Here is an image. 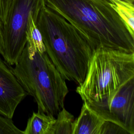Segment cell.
I'll list each match as a JSON object with an SVG mask.
<instances>
[{"label":"cell","mask_w":134,"mask_h":134,"mask_svg":"<svg viewBox=\"0 0 134 134\" xmlns=\"http://www.w3.org/2000/svg\"><path fill=\"white\" fill-rule=\"evenodd\" d=\"M95 48L134 52V35L108 0H44Z\"/></svg>","instance_id":"cell-1"},{"label":"cell","mask_w":134,"mask_h":134,"mask_svg":"<svg viewBox=\"0 0 134 134\" xmlns=\"http://www.w3.org/2000/svg\"><path fill=\"white\" fill-rule=\"evenodd\" d=\"M36 25L46 52L65 80L81 84L96 49L89 40L62 16L45 5Z\"/></svg>","instance_id":"cell-2"},{"label":"cell","mask_w":134,"mask_h":134,"mask_svg":"<svg viewBox=\"0 0 134 134\" xmlns=\"http://www.w3.org/2000/svg\"><path fill=\"white\" fill-rule=\"evenodd\" d=\"M14 68L17 80L36 103L38 111L55 116L64 108L69 93L65 80L44 52L26 45Z\"/></svg>","instance_id":"cell-3"},{"label":"cell","mask_w":134,"mask_h":134,"mask_svg":"<svg viewBox=\"0 0 134 134\" xmlns=\"http://www.w3.org/2000/svg\"><path fill=\"white\" fill-rule=\"evenodd\" d=\"M134 77V52L95 49L83 82L76 89L83 101L97 102L114 95Z\"/></svg>","instance_id":"cell-4"},{"label":"cell","mask_w":134,"mask_h":134,"mask_svg":"<svg viewBox=\"0 0 134 134\" xmlns=\"http://www.w3.org/2000/svg\"><path fill=\"white\" fill-rule=\"evenodd\" d=\"M45 5L44 0H9L6 21L2 24V55L8 65L16 63L25 47L30 14H39Z\"/></svg>","instance_id":"cell-5"},{"label":"cell","mask_w":134,"mask_h":134,"mask_svg":"<svg viewBox=\"0 0 134 134\" xmlns=\"http://www.w3.org/2000/svg\"><path fill=\"white\" fill-rule=\"evenodd\" d=\"M87 104L106 121L134 134V77L108 98Z\"/></svg>","instance_id":"cell-6"},{"label":"cell","mask_w":134,"mask_h":134,"mask_svg":"<svg viewBox=\"0 0 134 134\" xmlns=\"http://www.w3.org/2000/svg\"><path fill=\"white\" fill-rule=\"evenodd\" d=\"M0 55V113L13 118L18 105L28 95L12 68Z\"/></svg>","instance_id":"cell-7"},{"label":"cell","mask_w":134,"mask_h":134,"mask_svg":"<svg viewBox=\"0 0 134 134\" xmlns=\"http://www.w3.org/2000/svg\"><path fill=\"white\" fill-rule=\"evenodd\" d=\"M106 120L83 101L80 114L74 120L72 134H101Z\"/></svg>","instance_id":"cell-8"},{"label":"cell","mask_w":134,"mask_h":134,"mask_svg":"<svg viewBox=\"0 0 134 134\" xmlns=\"http://www.w3.org/2000/svg\"><path fill=\"white\" fill-rule=\"evenodd\" d=\"M54 116L41 112H33L29 118L23 134H50L55 122Z\"/></svg>","instance_id":"cell-9"},{"label":"cell","mask_w":134,"mask_h":134,"mask_svg":"<svg viewBox=\"0 0 134 134\" xmlns=\"http://www.w3.org/2000/svg\"><path fill=\"white\" fill-rule=\"evenodd\" d=\"M39 14L32 13L30 15L26 30L27 43L26 45L29 49L35 51L44 52L46 49L42 37L36 25Z\"/></svg>","instance_id":"cell-10"},{"label":"cell","mask_w":134,"mask_h":134,"mask_svg":"<svg viewBox=\"0 0 134 134\" xmlns=\"http://www.w3.org/2000/svg\"><path fill=\"white\" fill-rule=\"evenodd\" d=\"M74 116L64 108L57 115L50 134H72Z\"/></svg>","instance_id":"cell-11"},{"label":"cell","mask_w":134,"mask_h":134,"mask_svg":"<svg viewBox=\"0 0 134 134\" xmlns=\"http://www.w3.org/2000/svg\"><path fill=\"white\" fill-rule=\"evenodd\" d=\"M134 35V4L120 0H108Z\"/></svg>","instance_id":"cell-12"},{"label":"cell","mask_w":134,"mask_h":134,"mask_svg":"<svg viewBox=\"0 0 134 134\" xmlns=\"http://www.w3.org/2000/svg\"><path fill=\"white\" fill-rule=\"evenodd\" d=\"M23 134L14 124L12 118L0 113V134Z\"/></svg>","instance_id":"cell-13"},{"label":"cell","mask_w":134,"mask_h":134,"mask_svg":"<svg viewBox=\"0 0 134 134\" xmlns=\"http://www.w3.org/2000/svg\"><path fill=\"white\" fill-rule=\"evenodd\" d=\"M127 133V132L120 126L111 122L106 121L102 129L101 134Z\"/></svg>","instance_id":"cell-14"},{"label":"cell","mask_w":134,"mask_h":134,"mask_svg":"<svg viewBox=\"0 0 134 134\" xmlns=\"http://www.w3.org/2000/svg\"><path fill=\"white\" fill-rule=\"evenodd\" d=\"M9 0H0V20L4 24L6 19Z\"/></svg>","instance_id":"cell-15"},{"label":"cell","mask_w":134,"mask_h":134,"mask_svg":"<svg viewBox=\"0 0 134 134\" xmlns=\"http://www.w3.org/2000/svg\"><path fill=\"white\" fill-rule=\"evenodd\" d=\"M121 1L124 2L125 3H129V4H134V0H120Z\"/></svg>","instance_id":"cell-16"},{"label":"cell","mask_w":134,"mask_h":134,"mask_svg":"<svg viewBox=\"0 0 134 134\" xmlns=\"http://www.w3.org/2000/svg\"><path fill=\"white\" fill-rule=\"evenodd\" d=\"M2 53H3L2 50H1V49L0 48V55H1V56H2Z\"/></svg>","instance_id":"cell-17"}]
</instances>
